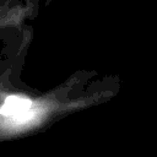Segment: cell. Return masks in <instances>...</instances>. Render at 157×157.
Returning a JSON list of instances; mask_svg holds the SVG:
<instances>
[{"mask_svg": "<svg viewBox=\"0 0 157 157\" xmlns=\"http://www.w3.org/2000/svg\"><path fill=\"white\" fill-rule=\"evenodd\" d=\"M32 102L22 96H10L5 99L0 114L4 117H16L20 118V115H25L31 109Z\"/></svg>", "mask_w": 157, "mask_h": 157, "instance_id": "obj_1", "label": "cell"}]
</instances>
